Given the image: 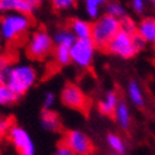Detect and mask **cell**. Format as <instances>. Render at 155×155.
I'll use <instances>...</instances> for the list:
<instances>
[{"label": "cell", "instance_id": "1", "mask_svg": "<svg viewBox=\"0 0 155 155\" xmlns=\"http://www.w3.org/2000/svg\"><path fill=\"white\" fill-rule=\"evenodd\" d=\"M37 81V71L30 64H15L10 68L6 84L18 97L24 96Z\"/></svg>", "mask_w": 155, "mask_h": 155}, {"label": "cell", "instance_id": "2", "mask_svg": "<svg viewBox=\"0 0 155 155\" xmlns=\"http://www.w3.org/2000/svg\"><path fill=\"white\" fill-rule=\"evenodd\" d=\"M31 26L30 15L20 12H9L0 18V33L6 42L16 41L24 36Z\"/></svg>", "mask_w": 155, "mask_h": 155}, {"label": "cell", "instance_id": "3", "mask_svg": "<svg viewBox=\"0 0 155 155\" xmlns=\"http://www.w3.org/2000/svg\"><path fill=\"white\" fill-rule=\"evenodd\" d=\"M118 32L120 20L105 14L92 24L91 40L95 43L96 48H106Z\"/></svg>", "mask_w": 155, "mask_h": 155}, {"label": "cell", "instance_id": "4", "mask_svg": "<svg viewBox=\"0 0 155 155\" xmlns=\"http://www.w3.org/2000/svg\"><path fill=\"white\" fill-rule=\"evenodd\" d=\"M54 46L52 36L45 31V30H38L32 33L30 37V41L27 43L26 53L31 59L35 61H41L52 52Z\"/></svg>", "mask_w": 155, "mask_h": 155}, {"label": "cell", "instance_id": "5", "mask_svg": "<svg viewBox=\"0 0 155 155\" xmlns=\"http://www.w3.org/2000/svg\"><path fill=\"white\" fill-rule=\"evenodd\" d=\"M95 52L96 46L91 38H89V40H76L70 47L71 63H74L80 69H87L94 62Z\"/></svg>", "mask_w": 155, "mask_h": 155}, {"label": "cell", "instance_id": "6", "mask_svg": "<svg viewBox=\"0 0 155 155\" xmlns=\"http://www.w3.org/2000/svg\"><path fill=\"white\" fill-rule=\"evenodd\" d=\"M63 142L75 153V155H91L95 150L90 137L80 129H70L64 134Z\"/></svg>", "mask_w": 155, "mask_h": 155}, {"label": "cell", "instance_id": "7", "mask_svg": "<svg viewBox=\"0 0 155 155\" xmlns=\"http://www.w3.org/2000/svg\"><path fill=\"white\" fill-rule=\"evenodd\" d=\"M8 137L20 155H36L35 143L28 132L22 127L14 124L8 133Z\"/></svg>", "mask_w": 155, "mask_h": 155}, {"label": "cell", "instance_id": "8", "mask_svg": "<svg viewBox=\"0 0 155 155\" xmlns=\"http://www.w3.org/2000/svg\"><path fill=\"white\" fill-rule=\"evenodd\" d=\"M61 100L63 105L68 108L76 111H86L87 108V97L84 91L76 84H67L61 94Z\"/></svg>", "mask_w": 155, "mask_h": 155}, {"label": "cell", "instance_id": "9", "mask_svg": "<svg viewBox=\"0 0 155 155\" xmlns=\"http://www.w3.org/2000/svg\"><path fill=\"white\" fill-rule=\"evenodd\" d=\"M106 49L110 54L117 55L122 59H130L137 54L133 47L132 35H128L122 31H120L112 38V41L108 43Z\"/></svg>", "mask_w": 155, "mask_h": 155}, {"label": "cell", "instance_id": "10", "mask_svg": "<svg viewBox=\"0 0 155 155\" xmlns=\"http://www.w3.org/2000/svg\"><path fill=\"white\" fill-rule=\"evenodd\" d=\"M127 97L129 102L135 106V108H144L147 100H145V95L144 91L139 84L138 80L132 79L127 84Z\"/></svg>", "mask_w": 155, "mask_h": 155}, {"label": "cell", "instance_id": "11", "mask_svg": "<svg viewBox=\"0 0 155 155\" xmlns=\"http://www.w3.org/2000/svg\"><path fill=\"white\" fill-rule=\"evenodd\" d=\"M113 120L122 130H128L132 123V113L127 102L120 100L117 107L113 112Z\"/></svg>", "mask_w": 155, "mask_h": 155}, {"label": "cell", "instance_id": "12", "mask_svg": "<svg viewBox=\"0 0 155 155\" xmlns=\"http://www.w3.org/2000/svg\"><path fill=\"white\" fill-rule=\"evenodd\" d=\"M35 9L26 0H0V12H20L31 15Z\"/></svg>", "mask_w": 155, "mask_h": 155}, {"label": "cell", "instance_id": "13", "mask_svg": "<svg viewBox=\"0 0 155 155\" xmlns=\"http://www.w3.org/2000/svg\"><path fill=\"white\" fill-rule=\"evenodd\" d=\"M120 102V97L118 94L114 90H108L106 91V94L104 95V97L99 101L97 108L100 111V113H102L104 116H113V112L116 110Z\"/></svg>", "mask_w": 155, "mask_h": 155}, {"label": "cell", "instance_id": "14", "mask_svg": "<svg viewBox=\"0 0 155 155\" xmlns=\"http://www.w3.org/2000/svg\"><path fill=\"white\" fill-rule=\"evenodd\" d=\"M70 30L76 40H89L92 33V24L81 18H73L70 21Z\"/></svg>", "mask_w": 155, "mask_h": 155}, {"label": "cell", "instance_id": "15", "mask_svg": "<svg viewBox=\"0 0 155 155\" xmlns=\"http://www.w3.org/2000/svg\"><path fill=\"white\" fill-rule=\"evenodd\" d=\"M41 126L48 132H59L62 128V122L55 112L51 110H43L41 113Z\"/></svg>", "mask_w": 155, "mask_h": 155}, {"label": "cell", "instance_id": "16", "mask_svg": "<svg viewBox=\"0 0 155 155\" xmlns=\"http://www.w3.org/2000/svg\"><path fill=\"white\" fill-rule=\"evenodd\" d=\"M137 33L147 43H155V18H144L137 26Z\"/></svg>", "mask_w": 155, "mask_h": 155}, {"label": "cell", "instance_id": "17", "mask_svg": "<svg viewBox=\"0 0 155 155\" xmlns=\"http://www.w3.org/2000/svg\"><path fill=\"white\" fill-rule=\"evenodd\" d=\"M53 42L55 46H64V47H71L74 42L76 41L75 35L71 32V30L68 28H61L58 30L53 36Z\"/></svg>", "mask_w": 155, "mask_h": 155}, {"label": "cell", "instance_id": "18", "mask_svg": "<svg viewBox=\"0 0 155 155\" xmlns=\"http://www.w3.org/2000/svg\"><path fill=\"white\" fill-rule=\"evenodd\" d=\"M106 142H107V145L110 147V149L114 154H124L126 153V149H127L126 143L118 134L108 133L106 137Z\"/></svg>", "mask_w": 155, "mask_h": 155}, {"label": "cell", "instance_id": "19", "mask_svg": "<svg viewBox=\"0 0 155 155\" xmlns=\"http://www.w3.org/2000/svg\"><path fill=\"white\" fill-rule=\"evenodd\" d=\"M18 99V96L6 85V84H2L0 85V105L2 106H9L15 104Z\"/></svg>", "mask_w": 155, "mask_h": 155}, {"label": "cell", "instance_id": "20", "mask_svg": "<svg viewBox=\"0 0 155 155\" xmlns=\"http://www.w3.org/2000/svg\"><path fill=\"white\" fill-rule=\"evenodd\" d=\"M54 61L64 67V65H68L70 62H71V58H70V48L69 47H64V46H57L54 47Z\"/></svg>", "mask_w": 155, "mask_h": 155}, {"label": "cell", "instance_id": "21", "mask_svg": "<svg viewBox=\"0 0 155 155\" xmlns=\"http://www.w3.org/2000/svg\"><path fill=\"white\" fill-rule=\"evenodd\" d=\"M84 8H85V12L90 20L96 21L100 17L101 4L97 0H84Z\"/></svg>", "mask_w": 155, "mask_h": 155}, {"label": "cell", "instance_id": "22", "mask_svg": "<svg viewBox=\"0 0 155 155\" xmlns=\"http://www.w3.org/2000/svg\"><path fill=\"white\" fill-rule=\"evenodd\" d=\"M105 11H106V15L116 17V18H118V20H121V18L127 16L126 8L121 3H118V2H111V3L106 4Z\"/></svg>", "mask_w": 155, "mask_h": 155}, {"label": "cell", "instance_id": "23", "mask_svg": "<svg viewBox=\"0 0 155 155\" xmlns=\"http://www.w3.org/2000/svg\"><path fill=\"white\" fill-rule=\"evenodd\" d=\"M12 67L10 58L5 54L0 53V83H5L6 81V78L9 75L10 68Z\"/></svg>", "mask_w": 155, "mask_h": 155}, {"label": "cell", "instance_id": "24", "mask_svg": "<svg viewBox=\"0 0 155 155\" xmlns=\"http://www.w3.org/2000/svg\"><path fill=\"white\" fill-rule=\"evenodd\" d=\"M120 31L126 32L128 35H134L137 33V25H135V22L132 18L126 16L120 20Z\"/></svg>", "mask_w": 155, "mask_h": 155}, {"label": "cell", "instance_id": "25", "mask_svg": "<svg viewBox=\"0 0 155 155\" xmlns=\"http://www.w3.org/2000/svg\"><path fill=\"white\" fill-rule=\"evenodd\" d=\"M52 6L57 11H67L76 5V0H51Z\"/></svg>", "mask_w": 155, "mask_h": 155}, {"label": "cell", "instance_id": "26", "mask_svg": "<svg viewBox=\"0 0 155 155\" xmlns=\"http://www.w3.org/2000/svg\"><path fill=\"white\" fill-rule=\"evenodd\" d=\"M14 124L15 123H14L12 117H9V116H2V117H0V137L8 135V133L10 132V129Z\"/></svg>", "mask_w": 155, "mask_h": 155}, {"label": "cell", "instance_id": "27", "mask_svg": "<svg viewBox=\"0 0 155 155\" xmlns=\"http://www.w3.org/2000/svg\"><path fill=\"white\" fill-rule=\"evenodd\" d=\"M53 155H75V153L62 140L57 144V148H55Z\"/></svg>", "mask_w": 155, "mask_h": 155}, {"label": "cell", "instance_id": "28", "mask_svg": "<svg viewBox=\"0 0 155 155\" xmlns=\"http://www.w3.org/2000/svg\"><path fill=\"white\" fill-rule=\"evenodd\" d=\"M132 42H133V47H134L135 53H139L140 51H143L145 47V43H147L138 33L132 35Z\"/></svg>", "mask_w": 155, "mask_h": 155}, {"label": "cell", "instance_id": "29", "mask_svg": "<svg viewBox=\"0 0 155 155\" xmlns=\"http://www.w3.org/2000/svg\"><path fill=\"white\" fill-rule=\"evenodd\" d=\"M130 8L137 15H142L145 10V2L144 0H132Z\"/></svg>", "mask_w": 155, "mask_h": 155}, {"label": "cell", "instance_id": "30", "mask_svg": "<svg viewBox=\"0 0 155 155\" xmlns=\"http://www.w3.org/2000/svg\"><path fill=\"white\" fill-rule=\"evenodd\" d=\"M55 102V96L53 92L48 91L45 94V97H43V110H51L52 106Z\"/></svg>", "mask_w": 155, "mask_h": 155}, {"label": "cell", "instance_id": "31", "mask_svg": "<svg viewBox=\"0 0 155 155\" xmlns=\"http://www.w3.org/2000/svg\"><path fill=\"white\" fill-rule=\"evenodd\" d=\"M26 2H27V3H28V4H30V5L36 10L38 6H40V5L42 4L43 0H26Z\"/></svg>", "mask_w": 155, "mask_h": 155}, {"label": "cell", "instance_id": "32", "mask_svg": "<svg viewBox=\"0 0 155 155\" xmlns=\"http://www.w3.org/2000/svg\"><path fill=\"white\" fill-rule=\"evenodd\" d=\"M97 2H99V3L102 5V4H106V3H107V0H97Z\"/></svg>", "mask_w": 155, "mask_h": 155}, {"label": "cell", "instance_id": "33", "mask_svg": "<svg viewBox=\"0 0 155 155\" xmlns=\"http://www.w3.org/2000/svg\"><path fill=\"white\" fill-rule=\"evenodd\" d=\"M150 4H151L153 8H155V0H150Z\"/></svg>", "mask_w": 155, "mask_h": 155}, {"label": "cell", "instance_id": "34", "mask_svg": "<svg viewBox=\"0 0 155 155\" xmlns=\"http://www.w3.org/2000/svg\"><path fill=\"white\" fill-rule=\"evenodd\" d=\"M2 40H3V38H2V33H0V42H2Z\"/></svg>", "mask_w": 155, "mask_h": 155}, {"label": "cell", "instance_id": "35", "mask_svg": "<svg viewBox=\"0 0 155 155\" xmlns=\"http://www.w3.org/2000/svg\"><path fill=\"white\" fill-rule=\"evenodd\" d=\"M114 155H124V154H114Z\"/></svg>", "mask_w": 155, "mask_h": 155}, {"label": "cell", "instance_id": "36", "mask_svg": "<svg viewBox=\"0 0 155 155\" xmlns=\"http://www.w3.org/2000/svg\"><path fill=\"white\" fill-rule=\"evenodd\" d=\"M144 2H150V0H144Z\"/></svg>", "mask_w": 155, "mask_h": 155}, {"label": "cell", "instance_id": "37", "mask_svg": "<svg viewBox=\"0 0 155 155\" xmlns=\"http://www.w3.org/2000/svg\"><path fill=\"white\" fill-rule=\"evenodd\" d=\"M2 84H3V83H0V85H2Z\"/></svg>", "mask_w": 155, "mask_h": 155}]
</instances>
